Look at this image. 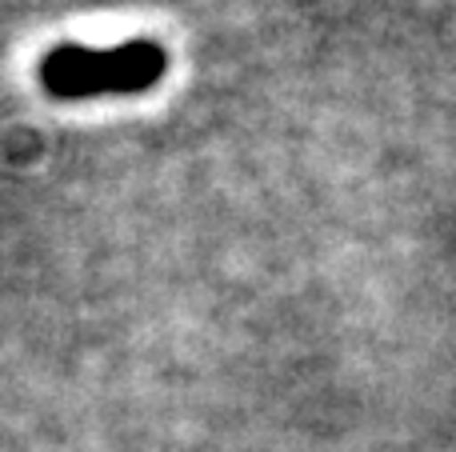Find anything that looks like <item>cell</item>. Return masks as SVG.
Returning a JSON list of instances; mask_svg holds the SVG:
<instances>
[{
	"label": "cell",
	"mask_w": 456,
	"mask_h": 452,
	"mask_svg": "<svg viewBox=\"0 0 456 452\" xmlns=\"http://www.w3.org/2000/svg\"><path fill=\"white\" fill-rule=\"evenodd\" d=\"M168 69V56L152 40H128L117 48L61 44L40 61V85L61 101L85 96H120L152 88Z\"/></svg>",
	"instance_id": "1"
}]
</instances>
